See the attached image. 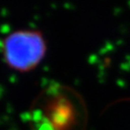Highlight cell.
Instances as JSON below:
<instances>
[{
    "label": "cell",
    "instance_id": "obj_1",
    "mask_svg": "<svg viewBox=\"0 0 130 130\" xmlns=\"http://www.w3.org/2000/svg\"><path fill=\"white\" fill-rule=\"evenodd\" d=\"M48 52V43L41 30L17 29L9 32L1 43L3 60L9 69L26 73L43 62Z\"/></svg>",
    "mask_w": 130,
    "mask_h": 130
},
{
    "label": "cell",
    "instance_id": "obj_2",
    "mask_svg": "<svg viewBox=\"0 0 130 130\" xmlns=\"http://www.w3.org/2000/svg\"><path fill=\"white\" fill-rule=\"evenodd\" d=\"M67 87H51L45 98V120L54 130H71L77 120V109Z\"/></svg>",
    "mask_w": 130,
    "mask_h": 130
}]
</instances>
